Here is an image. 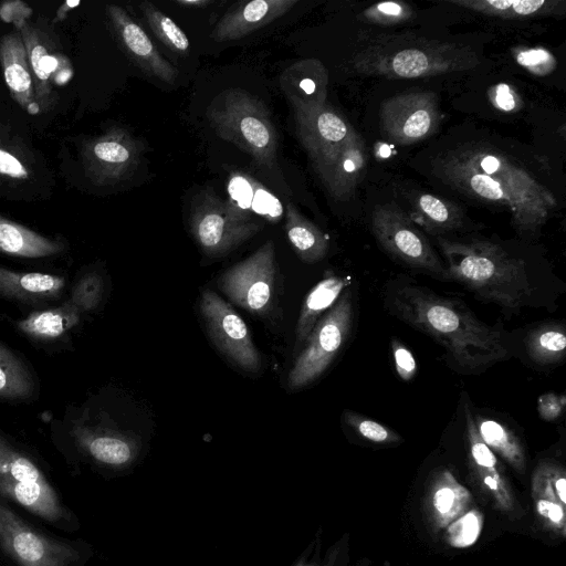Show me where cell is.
<instances>
[{
  "instance_id": "26",
  "label": "cell",
  "mask_w": 566,
  "mask_h": 566,
  "mask_svg": "<svg viewBox=\"0 0 566 566\" xmlns=\"http://www.w3.org/2000/svg\"><path fill=\"white\" fill-rule=\"evenodd\" d=\"M65 286L62 276L14 272L0 266V295L22 302L57 297Z\"/></svg>"
},
{
  "instance_id": "39",
  "label": "cell",
  "mask_w": 566,
  "mask_h": 566,
  "mask_svg": "<svg viewBox=\"0 0 566 566\" xmlns=\"http://www.w3.org/2000/svg\"><path fill=\"white\" fill-rule=\"evenodd\" d=\"M482 527V515L478 510L465 512L447 527V538L454 547H465L475 542Z\"/></svg>"
},
{
  "instance_id": "6",
  "label": "cell",
  "mask_w": 566,
  "mask_h": 566,
  "mask_svg": "<svg viewBox=\"0 0 566 566\" xmlns=\"http://www.w3.org/2000/svg\"><path fill=\"white\" fill-rule=\"evenodd\" d=\"M353 324V302L349 290L317 321L294 358L287 376L290 389L303 388L316 380L345 345Z\"/></svg>"
},
{
  "instance_id": "27",
  "label": "cell",
  "mask_w": 566,
  "mask_h": 566,
  "mask_svg": "<svg viewBox=\"0 0 566 566\" xmlns=\"http://www.w3.org/2000/svg\"><path fill=\"white\" fill-rule=\"evenodd\" d=\"M285 231L295 253L304 263H316L327 254V235L306 219L292 202L286 206Z\"/></svg>"
},
{
  "instance_id": "47",
  "label": "cell",
  "mask_w": 566,
  "mask_h": 566,
  "mask_svg": "<svg viewBox=\"0 0 566 566\" xmlns=\"http://www.w3.org/2000/svg\"><path fill=\"white\" fill-rule=\"evenodd\" d=\"M81 1L77 0H67L65 1L57 10L56 17L53 22L63 21L66 18L69 11L78 6Z\"/></svg>"
},
{
  "instance_id": "15",
  "label": "cell",
  "mask_w": 566,
  "mask_h": 566,
  "mask_svg": "<svg viewBox=\"0 0 566 566\" xmlns=\"http://www.w3.org/2000/svg\"><path fill=\"white\" fill-rule=\"evenodd\" d=\"M296 135L318 174L356 133L331 104L294 112Z\"/></svg>"
},
{
  "instance_id": "48",
  "label": "cell",
  "mask_w": 566,
  "mask_h": 566,
  "mask_svg": "<svg viewBox=\"0 0 566 566\" xmlns=\"http://www.w3.org/2000/svg\"><path fill=\"white\" fill-rule=\"evenodd\" d=\"M175 2L177 4L184 6V7H206L211 3V1H207V0H199V1L177 0Z\"/></svg>"
},
{
  "instance_id": "1",
  "label": "cell",
  "mask_w": 566,
  "mask_h": 566,
  "mask_svg": "<svg viewBox=\"0 0 566 566\" xmlns=\"http://www.w3.org/2000/svg\"><path fill=\"white\" fill-rule=\"evenodd\" d=\"M384 304L391 315L439 343L464 373H482L507 357L497 327L480 321L462 301L437 294L410 277L388 281Z\"/></svg>"
},
{
  "instance_id": "11",
  "label": "cell",
  "mask_w": 566,
  "mask_h": 566,
  "mask_svg": "<svg viewBox=\"0 0 566 566\" xmlns=\"http://www.w3.org/2000/svg\"><path fill=\"white\" fill-rule=\"evenodd\" d=\"M200 311L218 349L239 368L256 371L261 364L260 353L245 322L233 307L213 291L205 290Z\"/></svg>"
},
{
  "instance_id": "43",
  "label": "cell",
  "mask_w": 566,
  "mask_h": 566,
  "mask_svg": "<svg viewBox=\"0 0 566 566\" xmlns=\"http://www.w3.org/2000/svg\"><path fill=\"white\" fill-rule=\"evenodd\" d=\"M391 349L397 374L405 381L411 380L417 373V363L413 355L399 339L391 342Z\"/></svg>"
},
{
  "instance_id": "20",
  "label": "cell",
  "mask_w": 566,
  "mask_h": 566,
  "mask_svg": "<svg viewBox=\"0 0 566 566\" xmlns=\"http://www.w3.org/2000/svg\"><path fill=\"white\" fill-rule=\"evenodd\" d=\"M280 87L294 112H305L327 103L328 73L316 59L294 62L280 76Z\"/></svg>"
},
{
  "instance_id": "34",
  "label": "cell",
  "mask_w": 566,
  "mask_h": 566,
  "mask_svg": "<svg viewBox=\"0 0 566 566\" xmlns=\"http://www.w3.org/2000/svg\"><path fill=\"white\" fill-rule=\"evenodd\" d=\"M34 390V382L22 361L0 343V397L22 399Z\"/></svg>"
},
{
  "instance_id": "3",
  "label": "cell",
  "mask_w": 566,
  "mask_h": 566,
  "mask_svg": "<svg viewBox=\"0 0 566 566\" xmlns=\"http://www.w3.org/2000/svg\"><path fill=\"white\" fill-rule=\"evenodd\" d=\"M438 244L444 258L446 280L512 314H518L533 302L535 286L522 258L489 240L440 238Z\"/></svg>"
},
{
  "instance_id": "9",
  "label": "cell",
  "mask_w": 566,
  "mask_h": 566,
  "mask_svg": "<svg viewBox=\"0 0 566 566\" xmlns=\"http://www.w3.org/2000/svg\"><path fill=\"white\" fill-rule=\"evenodd\" d=\"M274 280V243L268 240L250 256L223 272L219 286L234 304L262 315L271 305Z\"/></svg>"
},
{
  "instance_id": "13",
  "label": "cell",
  "mask_w": 566,
  "mask_h": 566,
  "mask_svg": "<svg viewBox=\"0 0 566 566\" xmlns=\"http://www.w3.org/2000/svg\"><path fill=\"white\" fill-rule=\"evenodd\" d=\"M143 147L132 134L113 127L104 135L83 144L81 154L85 171L98 186L115 185L137 168Z\"/></svg>"
},
{
  "instance_id": "33",
  "label": "cell",
  "mask_w": 566,
  "mask_h": 566,
  "mask_svg": "<svg viewBox=\"0 0 566 566\" xmlns=\"http://www.w3.org/2000/svg\"><path fill=\"white\" fill-rule=\"evenodd\" d=\"M77 438L82 448L101 463L123 465L133 457L130 442L119 436L83 432Z\"/></svg>"
},
{
  "instance_id": "14",
  "label": "cell",
  "mask_w": 566,
  "mask_h": 566,
  "mask_svg": "<svg viewBox=\"0 0 566 566\" xmlns=\"http://www.w3.org/2000/svg\"><path fill=\"white\" fill-rule=\"evenodd\" d=\"M465 433L468 440V467L471 479L491 504L511 520L523 516L511 484L496 455L482 441L468 405L464 407Z\"/></svg>"
},
{
  "instance_id": "41",
  "label": "cell",
  "mask_w": 566,
  "mask_h": 566,
  "mask_svg": "<svg viewBox=\"0 0 566 566\" xmlns=\"http://www.w3.org/2000/svg\"><path fill=\"white\" fill-rule=\"evenodd\" d=\"M102 293L101 276L96 273H88L74 284L69 301L82 313L94 310L101 302Z\"/></svg>"
},
{
  "instance_id": "32",
  "label": "cell",
  "mask_w": 566,
  "mask_h": 566,
  "mask_svg": "<svg viewBox=\"0 0 566 566\" xmlns=\"http://www.w3.org/2000/svg\"><path fill=\"white\" fill-rule=\"evenodd\" d=\"M528 356L538 365H555L562 361L566 350L564 325L549 323L532 329L525 339Z\"/></svg>"
},
{
  "instance_id": "35",
  "label": "cell",
  "mask_w": 566,
  "mask_h": 566,
  "mask_svg": "<svg viewBox=\"0 0 566 566\" xmlns=\"http://www.w3.org/2000/svg\"><path fill=\"white\" fill-rule=\"evenodd\" d=\"M139 7L154 35L170 51L186 55L190 48V41L182 29L153 3L144 1Z\"/></svg>"
},
{
  "instance_id": "29",
  "label": "cell",
  "mask_w": 566,
  "mask_h": 566,
  "mask_svg": "<svg viewBox=\"0 0 566 566\" xmlns=\"http://www.w3.org/2000/svg\"><path fill=\"white\" fill-rule=\"evenodd\" d=\"M61 242L50 240L19 223L0 217V251L23 258H43L60 253Z\"/></svg>"
},
{
  "instance_id": "21",
  "label": "cell",
  "mask_w": 566,
  "mask_h": 566,
  "mask_svg": "<svg viewBox=\"0 0 566 566\" xmlns=\"http://www.w3.org/2000/svg\"><path fill=\"white\" fill-rule=\"evenodd\" d=\"M472 495L448 469L434 472L429 481L424 510L434 531L447 528L470 509Z\"/></svg>"
},
{
  "instance_id": "10",
  "label": "cell",
  "mask_w": 566,
  "mask_h": 566,
  "mask_svg": "<svg viewBox=\"0 0 566 566\" xmlns=\"http://www.w3.org/2000/svg\"><path fill=\"white\" fill-rule=\"evenodd\" d=\"M0 547L18 566H70L77 559L71 545L38 532L1 501Z\"/></svg>"
},
{
  "instance_id": "16",
  "label": "cell",
  "mask_w": 566,
  "mask_h": 566,
  "mask_svg": "<svg viewBox=\"0 0 566 566\" xmlns=\"http://www.w3.org/2000/svg\"><path fill=\"white\" fill-rule=\"evenodd\" d=\"M28 53L34 83L35 102L42 111L54 103L53 85H64L73 75L67 57L55 51L51 40L35 25L23 21L15 25Z\"/></svg>"
},
{
  "instance_id": "24",
  "label": "cell",
  "mask_w": 566,
  "mask_h": 566,
  "mask_svg": "<svg viewBox=\"0 0 566 566\" xmlns=\"http://www.w3.org/2000/svg\"><path fill=\"white\" fill-rule=\"evenodd\" d=\"M450 3L504 20L559 17L566 7L564 0H451Z\"/></svg>"
},
{
  "instance_id": "30",
  "label": "cell",
  "mask_w": 566,
  "mask_h": 566,
  "mask_svg": "<svg viewBox=\"0 0 566 566\" xmlns=\"http://www.w3.org/2000/svg\"><path fill=\"white\" fill-rule=\"evenodd\" d=\"M473 419L482 441L490 450L500 455L518 473H525L526 455L520 438L509 427L495 419L480 415Z\"/></svg>"
},
{
  "instance_id": "23",
  "label": "cell",
  "mask_w": 566,
  "mask_h": 566,
  "mask_svg": "<svg viewBox=\"0 0 566 566\" xmlns=\"http://www.w3.org/2000/svg\"><path fill=\"white\" fill-rule=\"evenodd\" d=\"M0 64L13 99L29 114H38L41 109L35 102L28 53L19 31H12L0 40Z\"/></svg>"
},
{
  "instance_id": "38",
  "label": "cell",
  "mask_w": 566,
  "mask_h": 566,
  "mask_svg": "<svg viewBox=\"0 0 566 566\" xmlns=\"http://www.w3.org/2000/svg\"><path fill=\"white\" fill-rule=\"evenodd\" d=\"M361 17L370 23L391 25L409 21L413 17V9L403 1H385L369 6Z\"/></svg>"
},
{
  "instance_id": "4",
  "label": "cell",
  "mask_w": 566,
  "mask_h": 566,
  "mask_svg": "<svg viewBox=\"0 0 566 566\" xmlns=\"http://www.w3.org/2000/svg\"><path fill=\"white\" fill-rule=\"evenodd\" d=\"M354 69L365 75L419 78L471 70L476 53L458 43L410 34H389L373 40L354 59Z\"/></svg>"
},
{
  "instance_id": "40",
  "label": "cell",
  "mask_w": 566,
  "mask_h": 566,
  "mask_svg": "<svg viewBox=\"0 0 566 566\" xmlns=\"http://www.w3.org/2000/svg\"><path fill=\"white\" fill-rule=\"evenodd\" d=\"M513 56L518 65L538 76L551 74L557 66L553 53L544 48L518 46L513 50Z\"/></svg>"
},
{
  "instance_id": "17",
  "label": "cell",
  "mask_w": 566,
  "mask_h": 566,
  "mask_svg": "<svg viewBox=\"0 0 566 566\" xmlns=\"http://www.w3.org/2000/svg\"><path fill=\"white\" fill-rule=\"evenodd\" d=\"M106 11L119 44L138 67L161 82L175 83L178 70L159 53L144 29L122 7L108 4Z\"/></svg>"
},
{
  "instance_id": "8",
  "label": "cell",
  "mask_w": 566,
  "mask_h": 566,
  "mask_svg": "<svg viewBox=\"0 0 566 566\" xmlns=\"http://www.w3.org/2000/svg\"><path fill=\"white\" fill-rule=\"evenodd\" d=\"M371 231L380 247L407 266L446 281V266L410 217L395 206H377Z\"/></svg>"
},
{
  "instance_id": "46",
  "label": "cell",
  "mask_w": 566,
  "mask_h": 566,
  "mask_svg": "<svg viewBox=\"0 0 566 566\" xmlns=\"http://www.w3.org/2000/svg\"><path fill=\"white\" fill-rule=\"evenodd\" d=\"M0 175L13 179H27L29 171L18 157L0 148Z\"/></svg>"
},
{
  "instance_id": "28",
  "label": "cell",
  "mask_w": 566,
  "mask_h": 566,
  "mask_svg": "<svg viewBox=\"0 0 566 566\" xmlns=\"http://www.w3.org/2000/svg\"><path fill=\"white\" fill-rule=\"evenodd\" d=\"M409 217L436 234L453 231L463 223L461 208L452 201L428 192L413 196Z\"/></svg>"
},
{
  "instance_id": "37",
  "label": "cell",
  "mask_w": 566,
  "mask_h": 566,
  "mask_svg": "<svg viewBox=\"0 0 566 566\" xmlns=\"http://www.w3.org/2000/svg\"><path fill=\"white\" fill-rule=\"evenodd\" d=\"M343 421L361 439L375 444H397L402 438L389 427L352 410H344Z\"/></svg>"
},
{
  "instance_id": "5",
  "label": "cell",
  "mask_w": 566,
  "mask_h": 566,
  "mask_svg": "<svg viewBox=\"0 0 566 566\" xmlns=\"http://www.w3.org/2000/svg\"><path fill=\"white\" fill-rule=\"evenodd\" d=\"M208 118L216 134L249 154L266 169L276 163L277 134L265 104L240 88L220 93L210 104Z\"/></svg>"
},
{
  "instance_id": "44",
  "label": "cell",
  "mask_w": 566,
  "mask_h": 566,
  "mask_svg": "<svg viewBox=\"0 0 566 566\" xmlns=\"http://www.w3.org/2000/svg\"><path fill=\"white\" fill-rule=\"evenodd\" d=\"M32 14V9L21 0L6 1L0 6V19L7 23L18 25L23 21H28Z\"/></svg>"
},
{
  "instance_id": "25",
  "label": "cell",
  "mask_w": 566,
  "mask_h": 566,
  "mask_svg": "<svg viewBox=\"0 0 566 566\" xmlns=\"http://www.w3.org/2000/svg\"><path fill=\"white\" fill-rule=\"evenodd\" d=\"M348 284L347 277L329 274L307 293L295 329L294 354L302 348L317 321L336 303Z\"/></svg>"
},
{
  "instance_id": "22",
  "label": "cell",
  "mask_w": 566,
  "mask_h": 566,
  "mask_svg": "<svg viewBox=\"0 0 566 566\" xmlns=\"http://www.w3.org/2000/svg\"><path fill=\"white\" fill-rule=\"evenodd\" d=\"M366 147L356 132L336 156L316 174L327 192L336 200L353 197L366 169Z\"/></svg>"
},
{
  "instance_id": "42",
  "label": "cell",
  "mask_w": 566,
  "mask_h": 566,
  "mask_svg": "<svg viewBox=\"0 0 566 566\" xmlns=\"http://www.w3.org/2000/svg\"><path fill=\"white\" fill-rule=\"evenodd\" d=\"M490 103L501 112H517L523 106V101L516 88L507 83H499L488 91Z\"/></svg>"
},
{
  "instance_id": "12",
  "label": "cell",
  "mask_w": 566,
  "mask_h": 566,
  "mask_svg": "<svg viewBox=\"0 0 566 566\" xmlns=\"http://www.w3.org/2000/svg\"><path fill=\"white\" fill-rule=\"evenodd\" d=\"M384 135L399 145H410L432 135L440 120L432 92H411L386 99L379 112Z\"/></svg>"
},
{
  "instance_id": "18",
  "label": "cell",
  "mask_w": 566,
  "mask_h": 566,
  "mask_svg": "<svg viewBox=\"0 0 566 566\" xmlns=\"http://www.w3.org/2000/svg\"><path fill=\"white\" fill-rule=\"evenodd\" d=\"M566 494V474L564 468L554 461L544 460L537 464L532 476V497L542 525L565 537V506L560 503Z\"/></svg>"
},
{
  "instance_id": "31",
  "label": "cell",
  "mask_w": 566,
  "mask_h": 566,
  "mask_svg": "<svg viewBox=\"0 0 566 566\" xmlns=\"http://www.w3.org/2000/svg\"><path fill=\"white\" fill-rule=\"evenodd\" d=\"M80 310L70 301L62 306L31 313L25 318L18 321V328L25 335L36 339H53L80 321Z\"/></svg>"
},
{
  "instance_id": "7",
  "label": "cell",
  "mask_w": 566,
  "mask_h": 566,
  "mask_svg": "<svg viewBox=\"0 0 566 566\" xmlns=\"http://www.w3.org/2000/svg\"><path fill=\"white\" fill-rule=\"evenodd\" d=\"M262 224L248 218L213 192L200 193L192 206L190 230L201 251L222 256L254 237Z\"/></svg>"
},
{
  "instance_id": "19",
  "label": "cell",
  "mask_w": 566,
  "mask_h": 566,
  "mask_svg": "<svg viewBox=\"0 0 566 566\" xmlns=\"http://www.w3.org/2000/svg\"><path fill=\"white\" fill-rule=\"evenodd\" d=\"M296 0H252L232 7L216 24L210 36L216 42L241 39L289 12Z\"/></svg>"
},
{
  "instance_id": "45",
  "label": "cell",
  "mask_w": 566,
  "mask_h": 566,
  "mask_svg": "<svg viewBox=\"0 0 566 566\" xmlns=\"http://www.w3.org/2000/svg\"><path fill=\"white\" fill-rule=\"evenodd\" d=\"M565 407V397L547 392L538 398V413L546 421L558 419Z\"/></svg>"
},
{
  "instance_id": "2",
  "label": "cell",
  "mask_w": 566,
  "mask_h": 566,
  "mask_svg": "<svg viewBox=\"0 0 566 566\" xmlns=\"http://www.w3.org/2000/svg\"><path fill=\"white\" fill-rule=\"evenodd\" d=\"M438 175L463 193L506 206L521 231H535L556 205L553 193L505 154L486 145H468L443 157Z\"/></svg>"
},
{
  "instance_id": "36",
  "label": "cell",
  "mask_w": 566,
  "mask_h": 566,
  "mask_svg": "<svg viewBox=\"0 0 566 566\" xmlns=\"http://www.w3.org/2000/svg\"><path fill=\"white\" fill-rule=\"evenodd\" d=\"M0 480L49 484L39 468L0 438Z\"/></svg>"
}]
</instances>
